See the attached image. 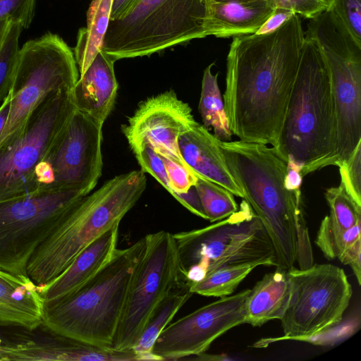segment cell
<instances>
[{
  "label": "cell",
  "mask_w": 361,
  "mask_h": 361,
  "mask_svg": "<svg viewBox=\"0 0 361 361\" xmlns=\"http://www.w3.org/2000/svg\"><path fill=\"white\" fill-rule=\"evenodd\" d=\"M304 39L297 14L266 34L233 37L223 100L229 129L240 140L276 147Z\"/></svg>",
  "instance_id": "6da1fadb"
},
{
  "label": "cell",
  "mask_w": 361,
  "mask_h": 361,
  "mask_svg": "<svg viewBox=\"0 0 361 361\" xmlns=\"http://www.w3.org/2000/svg\"><path fill=\"white\" fill-rule=\"evenodd\" d=\"M243 199L262 221L274 249L276 267L300 269L314 264L301 192L285 185L287 164L272 147L242 140L219 141Z\"/></svg>",
  "instance_id": "7a4b0ae2"
},
{
  "label": "cell",
  "mask_w": 361,
  "mask_h": 361,
  "mask_svg": "<svg viewBox=\"0 0 361 361\" xmlns=\"http://www.w3.org/2000/svg\"><path fill=\"white\" fill-rule=\"evenodd\" d=\"M306 175L336 165L337 130L329 73L315 42L305 35L299 66L276 147Z\"/></svg>",
  "instance_id": "3957f363"
},
{
  "label": "cell",
  "mask_w": 361,
  "mask_h": 361,
  "mask_svg": "<svg viewBox=\"0 0 361 361\" xmlns=\"http://www.w3.org/2000/svg\"><path fill=\"white\" fill-rule=\"evenodd\" d=\"M146 185L145 173L134 170L114 176L79 198L33 252L27 266V276L38 286L53 281L82 250L120 224Z\"/></svg>",
  "instance_id": "277c9868"
},
{
  "label": "cell",
  "mask_w": 361,
  "mask_h": 361,
  "mask_svg": "<svg viewBox=\"0 0 361 361\" xmlns=\"http://www.w3.org/2000/svg\"><path fill=\"white\" fill-rule=\"evenodd\" d=\"M145 246L144 236L126 248H116L89 281L67 296L44 304L41 326L54 334L111 347Z\"/></svg>",
  "instance_id": "5b68a950"
},
{
  "label": "cell",
  "mask_w": 361,
  "mask_h": 361,
  "mask_svg": "<svg viewBox=\"0 0 361 361\" xmlns=\"http://www.w3.org/2000/svg\"><path fill=\"white\" fill-rule=\"evenodd\" d=\"M181 273L190 286L231 264L275 266L272 243L259 217L243 200L238 211L202 228L173 234Z\"/></svg>",
  "instance_id": "8992f818"
},
{
  "label": "cell",
  "mask_w": 361,
  "mask_h": 361,
  "mask_svg": "<svg viewBox=\"0 0 361 361\" xmlns=\"http://www.w3.org/2000/svg\"><path fill=\"white\" fill-rule=\"evenodd\" d=\"M204 11L202 0H140L109 21L102 50L116 61L204 38Z\"/></svg>",
  "instance_id": "52a82bcc"
},
{
  "label": "cell",
  "mask_w": 361,
  "mask_h": 361,
  "mask_svg": "<svg viewBox=\"0 0 361 361\" xmlns=\"http://www.w3.org/2000/svg\"><path fill=\"white\" fill-rule=\"evenodd\" d=\"M304 33L315 42L329 73L336 121L337 166L361 142V47L329 10L310 19Z\"/></svg>",
  "instance_id": "ba28073f"
},
{
  "label": "cell",
  "mask_w": 361,
  "mask_h": 361,
  "mask_svg": "<svg viewBox=\"0 0 361 361\" xmlns=\"http://www.w3.org/2000/svg\"><path fill=\"white\" fill-rule=\"evenodd\" d=\"M287 276L290 298L280 319L284 336L260 341L255 346L314 336L343 319L353 294L343 269L331 264H313L303 269L294 266Z\"/></svg>",
  "instance_id": "9c48e42d"
},
{
  "label": "cell",
  "mask_w": 361,
  "mask_h": 361,
  "mask_svg": "<svg viewBox=\"0 0 361 361\" xmlns=\"http://www.w3.org/2000/svg\"><path fill=\"white\" fill-rule=\"evenodd\" d=\"M75 110L72 90L51 92L0 143V201L31 193L36 166Z\"/></svg>",
  "instance_id": "30bf717a"
},
{
  "label": "cell",
  "mask_w": 361,
  "mask_h": 361,
  "mask_svg": "<svg viewBox=\"0 0 361 361\" xmlns=\"http://www.w3.org/2000/svg\"><path fill=\"white\" fill-rule=\"evenodd\" d=\"M79 75L73 51L58 35L48 32L26 42L19 49L9 93V115L0 143L24 123L48 94L73 90Z\"/></svg>",
  "instance_id": "8fae6325"
},
{
  "label": "cell",
  "mask_w": 361,
  "mask_h": 361,
  "mask_svg": "<svg viewBox=\"0 0 361 361\" xmlns=\"http://www.w3.org/2000/svg\"><path fill=\"white\" fill-rule=\"evenodd\" d=\"M145 237L111 345L116 350L133 348L157 306L184 281L173 234L160 231Z\"/></svg>",
  "instance_id": "7c38bea8"
},
{
  "label": "cell",
  "mask_w": 361,
  "mask_h": 361,
  "mask_svg": "<svg viewBox=\"0 0 361 361\" xmlns=\"http://www.w3.org/2000/svg\"><path fill=\"white\" fill-rule=\"evenodd\" d=\"M86 195L74 188L41 191L0 201V269L27 276L33 252L66 210Z\"/></svg>",
  "instance_id": "4fadbf2b"
},
{
  "label": "cell",
  "mask_w": 361,
  "mask_h": 361,
  "mask_svg": "<svg viewBox=\"0 0 361 361\" xmlns=\"http://www.w3.org/2000/svg\"><path fill=\"white\" fill-rule=\"evenodd\" d=\"M102 126L76 109L36 166L31 193L65 188L91 192L102 176Z\"/></svg>",
  "instance_id": "5bb4252c"
},
{
  "label": "cell",
  "mask_w": 361,
  "mask_h": 361,
  "mask_svg": "<svg viewBox=\"0 0 361 361\" xmlns=\"http://www.w3.org/2000/svg\"><path fill=\"white\" fill-rule=\"evenodd\" d=\"M249 291L220 298L168 325L155 341L153 355L158 360H177L206 352L220 336L245 324Z\"/></svg>",
  "instance_id": "9a60e30c"
},
{
  "label": "cell",
  "mask_w": 361,
  "mask_h": 361,
  "mask_svg": "<svg viewBox=\"0 0 361 361\" xmlns=\"http://www.w3.org/2000/svg\"><path fill=\"white\" fill-rule=\"evenodd\" d=\"M197 123L189 104L169 90L140 103L121 129L132 151L147 145L159 156L189 167L180 154L178 138Z\"/></svg>",
  "instance_id": "2e32d148"
},
{
  "label": "cell",
  "mask_w": 361,
  "mask_h": 361,
  "mask_svg": "<svg viewBox=\"0 0 361 361\" xmlns=\"http://www.w3.org/2000/svg\"><path fill=\"white\" fill-rule=\"evenodd\" d=\"M50 335L0 343V360L119 361L122 353L49 331Z\"/></svg>",
  "instance_id": "e0dca14e"
},
{
  "label": "cell",
  "mask_w": 361,
  "mask_h": 361,
  "mask_svg": "<svg viewBox=\"0 0 361 361\" xmlns=\"http://www.w3.org/2000/svg\"><path fill=\"white\" fill-rule=\"evenodd\" d=\"M119 224L112 226L82 250L53 281L38 286L44 304L54 302L71 294L106 264L117 248Z\"/></svg>",
  "instance_id": "ac0fdd59"
},
{
  "label": "cell",
  "mask_w": 361,
  "mask_h": 361,
  "mask_svg": "<svg viewBox=\"0 0 361 361\" xmlns=\"http://www.w3.org/2000/svg\"><path fill=\"white\" fill-rule=\"evenodd\" d=\"M204 3L202 27L206 37L255 34L276 10L274 0Z\"/></svg>",
  "instance_id": "d6986e66"
},
{
  "label": "cell",
  "mask_w": 361,
  "mask_h": 361,
  "mask_svg": "<svg viewBox=\"0 0 361 361\" xmlns=\"http://www.w3.org/2000/svg\"><path fill=\"white\" fill-rule=\"evenodd\" d=\"M219 141L203 125L197 123L179 137L178 147L183 160L197 176L243 198V191L228 168Z\"/></svg>",
  "instance_id": "ffe728a7"
},
{
  "label": "cell",
  "mask_w": 361,
  "mask_h": 361,
  "mask_svg": "<svg viewBox=\"0 0 361 361\" xmlns=\"http://www.w3.org/2000/svg\"><path fill=\"white\" fill-rule=\"evenodd\" d=\"M115 62L101 49L72 90L76 109L101 124L112 111L117 95Z\"/></svg>",
  "instance_id": "44dd1931"
},
{
  "label": "cell",
  "mask_w": 361,
  "mask_h": 361,
  "mask_svg": "<svg viewBox=\"0 0 361 361\" xmlns=\"http://www.w3.org/2000/svg\"><path fill=\"white\" fill-rule=\"evenodd\" d=\"M289 298L287 270L277 268L265 274L247 294L245 302V324L261 326L271 320L281 319Z\"/></svg>",
  "instance_id": "7402d4cb"
},
{
  "label": "cell",
  "mask_w": 361,
  "mask_h": 361,
  "mask_svg": "<svg viewBox=\"0 0 361 361\" xmlns=\"http://www.w3.org/2000/svg\"><path fill=\"white\" fill-rule=\"evenodd\" d=\"M0 305L19 320L22 328L32 331L42 324L44 302L38 286L27 276L0 269Z\"/></svg>",
  "instance_id": "603a6c76"
},
{
  "label": "cell",
  "mask_w": 361,
  "mask_h": 361,
  "mask_svg": "<svg viewBox=\"0 0 361 361\" xmlns=\"http://www.w3.org/2000/svg\"><path fill=\"white\" fill-rule=\"evenodd\" d=\"M112 0H92L87 12V25L79 30L73 53L79 76L86 71L102 49L110 21Z\"/></svg>",
  "instance_id": "cb8c5ba5"
},
{
  "label": "cell",
  "mask_w": 361,
  "mask_h": 361,
  "mask_svg": "<svg viewBox=\"0 0 361 361\" xmlns=\"http://www.w3.org/2000/svg\"><path fill=\"white\" fill-rule=\"evenodd\" d=\"M192 295L190 285L183 281L176 286L157 306L133 348L140 360H158L152 353L155 341Z\"/></svg>",
  "instance_id": "d4e9b609"
},
{
  "label": "cell",
  "mask_w": 361,
  "mask_h": 361,
  "mask_svg": "<svg viewBox=\"0 0 361 361\" xmlns=\"http://www.w3.org/2000/svg\"><path fill=\"white\" fill-rule=\"evenodd\" d=\"M214 65V63L209 65L203 73L199 111L206 128H212L214 135L218 139L229 141L233 135L229 129L224 100L218 85L219 73L214 74L212 72Z\"/></svg>",
  "instance_id": "484cf974"
},
{
  "label": "cell",
  "mask_w": 361,
  "mask_h": 361,
  "mask_svg": "<svg viewBox=\"0 0 361 361\" xmlns=\"http://www.w3.org/2000/svg\"><path fill=\"white\" fill-rule=\"evenodd\" d=\"M258 265L243 263L225 265L208 273L202 280L190 286L192 294L223 298L232 295L239 284Z\"/></svg>",
  "instance_id": "4316f807"
},
{
  "label": "cell",
  "mask_w": 361,
  "mask_h": 361,
  "mask_svg": "<svg viewBox=\"0 0 361 361\" xmlns=\"http://www.w3.org/2000/svg\"><path fill=\"white\" fill-rule=\"evenodd\" d=\"M195 186L210 222L223 220L238 211L234 195L227 189L200 176Z\"/></svg>",
  "instance_id": "83f0119b"
},
{
  "label": "cell",
  "mask_w": 361,
  "mask_h": 361,
  "mask_svg": "<svg viewBox=\"0 0 361 361\" xmlns=\"http://www.w3.org/2000/svg\"><path fill=\"white\" fill-rule=\"evenodd\" d=\"M360 227L361 223H358L348 229L339 228L326 215L321 222L314 243L326 259H338L348 248L361 239Z\"/></svg>",
  "instance_id": "f1b7e54d"
},
{
  "label": "cell",
  "mask_w": 361,
  "mask_h": 361,
  "mask_svg": "<svg viewBox=\"0 0 361 361\" xmlns=\"http://www.w3.org/2000/svg\"><path fill=\"white\" fill-rule=\"evenodd\" d=\"M23 29L20 23L11 21L0 45V102L8 97L13 85Z\"/></svg>",
  "instance_id": "f546056e"
},
{
  "label": "cell",
  "mask_w": 361,
  "mask_h": 361,
  "mask_svg": "<svg viewBox=\"0 0 361 361\" xmlns=\"http://www.w3.org/2000/svg\"><path fill=\"white\" fill-rule=\"evenodd\" d=\"M325 198L330 210L327 216L335 226L348 229L361 223V206L347 193L341 184L328 188Z\"/></svg>",
  "instance_id": "4dcf8cb0"
},
{
  "label": "cell",
  "mask_w": 361,
  "mask_h": 361,
  "mask_svg": "<svg viewBox=\"0 0 361 361\" xmlns=\"http://www.w3.org/2000/svg\"><path fill=\"white\" fill-rule=\"evenodd\" d=\"M332 12L355 44L361 47V0H332Z\"/></svg>",
  "instance_id": "1f68e13d"
},
{
  "label": "cell",
  "mask_w": 361,
  "mask_h": 361,
  "mask_svg": "<svg viewBox=\"0 0 361 361\" xmlns=\"http://www.w3.org/2000/svg\"><path fill=\"white\" fill-rule=\"evenodd\" d=\"M341 184L354 201L361 206V142L348 160L339 163Z\"/></svg>",
  "instance_id": "d6a6232c"
},
{
  "label": "cell",
  "mask_w": 361,
  "mask_h": 361,
  "mask_svg": "<svg viewBox=\"0 0 361 361\" xmlns=\"http://www.w3.org/2000/svg\"><path fill=\"white\" fill-rule=\"evenodd\" d=\"M140 169L154 177L169 193L171 190L166 169L161 157L147 145L133 151Z\"/></svg>",
  "instance_id": "836d02e7"
},
{
  "label": "cell",
  "mask_w": 361,
  "mask_h": 361,
  "mask_svg": "<svg viewBox=\"0 0 361 361\" xmlns=\"http://www.w3.org/2000/svg\"><path fill=\"white\" fill-rule=\"evenodd\" d=\"M160 157L166 169L172 196L176 193H185L195 185L197 176L190 167L183 166L169 158Z\"/></svg>",
  "instance_id": "e575fe53"
},
{
  "label": "cell",
  "mask_w": 361,
  "mask_h": 361,
  "mask_svg": "<svg viewBox=\"0 0 361 361\" xmlns=\"http://www.w3.org/2000/svg\"><path fill=\"white\" fill-rule=\"evenodd\" d=\"M37 0H0V20L8 19L27 29L34 18Z\"/></svg>",
  "instance_id": "d590c367"
},
{
  "label": "cell",
  "mask_w": 361,
  "mask_h": 361,
  "mask_svg": "<svg viewBox=\"0 0 361 361\" xmlns=\"http://www.w3.org/2000/svg\"><path fill=\"white\" fill-rule=\"evenodd\" d=\"M276 8H283L312 19L326 11L332 0H274Z\"/></svg>",
  "instance_id": "8d00e7d4"
},
{
  "label": "cell",
  "mask_w": 361,
  "mask_h": 361,
  "mask_svg": "<svg viewBox=\"0 0 361 361\" xmlns=\"http://www.w3.org/2000/svg\"><path fill=\"white\" fill-rule=\"evenodd\" d=\"M173 197L190 212L207 219L206 214L195 186L191 187L185 193H176Z\"/></svg>",
  "instance_id": "74e56055"
},
{
  "label": "cell",
  "mask_w": 361,
  "mask_h": 361,
  "mask_svg": "<svg viewBox=\"0 0 361 361\" xmlns=\"http://www.w3.org/2000/svg\"><path fill=\"white\" fill-rule=\"evenodd\" d=\"M361 239L348 248L338 260L351 267L359 285L361 283Z\"/></svg>",
  "instance_id": "f35d334b"
},
{
  "label": "cell",
  "mask_w": 361,
  "mask_h": 361,
  "mask_svg": "<svg viewBox=\"0 0 361 361\" xmlns=\"http://www.w3.org/2000/svg\"><path fill=\"white\" fill-rule=\"evenodd\" d=\"M294 14L295 13L288 10L276 8V10L272 16L265 22V23L255 34H266L277 29Z\"/></svg>",
  "instance_id": "ab89813d"
},
{
  "label": "cell",
  "mask_w": 361,
  "mask_h": 361,
  "mask_svg": "<svg viewBox=\"0 0 361 361\" xmlns=\"http://www.w3.org/2000/svg\"><path fill=\"white\" fill-rule=\"evenodd\" d=\"M287 164V172L285 177L286 187L292 191L300 192V188L303 176L301 174V167L288 159Z\"/></svg>",
  "instance_id": "60d3db41"
},
{
  "label": "cell",
  "mask_w": 361,
  "mask_h": 361,
  "mask_svg": "<svg viewBox=\"0 0 361 361\" xmlns=\"http://www.w3.org/2000/svg\"><path fill=\"white\" fill-rule=\"evenodd\" d=\"M140 0H112L110 20H116L128 13Z\"/></svg>",
  "instance_id": "b9f144b4"
},
{
  "label": "cell",
  "mask_w": 361,
  "mask_h": 361,
  "mask_svg": "<svg viewBox=\"0 0 361 361\" xmlns=\"http://www.w3.org/2000/svg\"><path fill=\"white\" fill-rule=\"evenodd\" d=\"M0 326L21 327L19 320L0 305Z\"/></svg>",
  "instance_id": "7bdbcfd3"
},
{
  "label": "cell",
  "mask_w": 361,
  "mask_h": 361,
  "mask_svg": "<svg viewBox=\"0 0 361 361\" xmlns=\"http://www.w3.org/2000/svg\"><path fill=\"white\" fill-rule=\"evenodd\" d=\"M11 105L10 94L3 101L2 104L0 106V137L4 130V126L6 123Z\"/></svg>",
  "instance_id": "ee69618b"
},
{
  "label": "cell",
  "mask_w": 361,
  "mask_h": 361,
  "mask_svg": "<svg viewBox=\"0 0 361 361\" xmlns=\"http://www.w3.org/2000/svg\"><path fill=\"white\" fill-rule=\"evenodd\" d=\"M192 360H230L225 355H214V354H207L205 352L200 353L198 355H195Z\"/></svg>",
  "instance_id": "f6af8a7d"
},
{
  "label": "cell",
  "mask_w": 361,
  "mask_h": 361,
  "mask_svg": "<svg viewBox=\"0 0 361 361\" xmlns=\"http://www.w3.org/2000/svg\"><path fill=\"white\" fill-rule=\"evenodd\" d=\"M11 22V20L8 19L0 20V45L6 35Z\"/></svg>",
  "instance_id": "bcb514c9"
},
{
  "label": "cell",
  "mask_w": 361,
  "mask_h": 361,
  "mask_svg": "<svg viewBox=\"0 0 361 361\" xmlns=\"http://www.w3.org/2000/svg\"><path fill=\"white\" fill-rule=\"evenodd\" d=\"M204 2L205 1H212V2H232V1H242L247 0H202Z\"/></svg>",
  "instance_id": "7dc6e473"
}]
</instances>
